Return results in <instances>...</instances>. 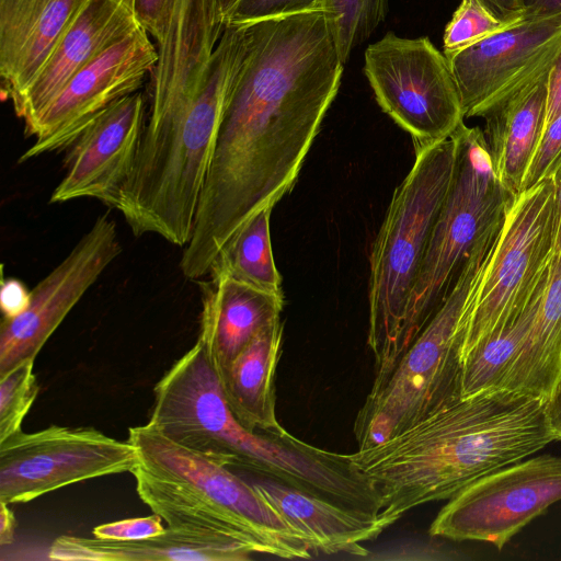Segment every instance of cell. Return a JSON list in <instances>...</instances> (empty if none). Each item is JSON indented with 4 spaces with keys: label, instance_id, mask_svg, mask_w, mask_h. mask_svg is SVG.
Listing matches in <instances>:
<instances>
[{
    "label": "cell",
    "instance_id": "obj_10",
    "mask_svg": "<svg viewBox=\"0 0 561 561\" xmlns=\"http://www.w3.org/2000/svg\"><path fill=\"white\" fill-rule=\"evenodd\" d=\"M128 442L139 454V465L185 484L222 511L254 542L259 553L285 559L312 557L305 539L257 488L228 467L172 442L150 423L130 427Z\"/></svg>",
    "mask_w": 561,
    "mask_h": 561
},
{
    "label": "cell",
    "instance_id": "obj_16",
    "mask_svg": "<svg viewBox=\"0 0 561 561\" xmlns=\"http://www.w3.org/2000/svg\"><path fill=\"white\" fill-rule=\"evenodd\" d=\"M561 45V14L525 16L448 57L465 118L484 112L516 81L552 57Z\"/></svg>",
    "mask_w": 561,
    "mask_h": 561
},
{
    "label": "cell",
    "instance_id": "obj_35",
    "mask_svg": "<svg viewBox=\"0 0 561 561\" xmlns=\"http://www.w3.org/2000/svg\"><path fill=\"white\" fill-rule=\"evenodd\" d=\"M547 111L543 129L561 114V45L548 73Z\"/></svg>",
    "mask_w": 561,
    "mask_h": 561
},
{
    "label": "cell",
    "instance_id": "obj_24",
    "mask_svg": "<svg viewBox=\"0 0 561 561\" xmlns=\"http://www.w3.org/2000/svg\"><path fill=\"white\" fill-rule=\"evenodd\" d=\"M561 376V261L551 275L528 333L503 389L547 399Z\"/></svg>",
    "mask_w": 561,
    "mask_h": 561
},
{
    "label": "cell",
    "instance_id": "obj_2",
    "mask_svg": "<svg viewBox=\"0 0 561 561\" xmlns=\"http://www.w3.org/2000/svg\"><path fill=\"white\" fill-rule=\"evenodd\" d=\"M553 440L546 399L499 389L461 397L392 438L350 456L378 493V519L387 529L408 511L449 500Z\"/></svg>",
    "mask_w": 561,
    "mask_h": 561
},
{
    "label": "cell",
    "instance_id": "obj_15",
    "mask_svg": "<svg viewBox=\"0 0 561 561\" xmlns=\"http://www.w3.org/2000/svg\"><path fill=\"white\" fill-rule=\"evenodd\" d=\"M145 124L140 91L101 112L67 148L66 171L49 203L89 197L113 207L134 169Z\"/></svg>",
    "mask_w": 561,
    "mask_h": 561
},
{
    "label": "cell",
    "instance_id": "obj_30",
    "mask_svg": "<svg viewBox=\"0 0 561 561\" xmlns=\"http://www.w3.org/2000/svg\"><path fill=\"white\" fill-rule=\"evenodd\" d=\"M323 0H239L229 22L252 23L322 8Z\"/></svg>",
    "mask_w": 561,
    "mask_h": 561
},
{
    "label": "cell",
    "instance_id": "obj_38",
    "mask_svg": "<svg viewBox=\"0 0 561 561\" xmlns=\"http://www.w3.org/2000/svg\"><path fill=\"white\" fill-rule=\"evenodd\" d=\"M525 16H553L561 14V0H520Z\"/></svg>",
    "mask_w": 561,
    "mask_h": 561
},
{
    "label": "cell",
    "instance_id": "obj_14",
    "mask_svg": "<svg viewBox=\"0 0 561 561\" xmlns=\"http://www.w3.org/2000/svg\"><path fill=\"white\" fill-rule=\"evenodd\" d=\"M115 221L96 218L68 255L31 290L20 316L0 325V377L22 363L34 360L87 290L121 254Z\"/></svg>",
    "mask_w": 561,
    "mask_h": 561
},
{
    "label": "cell",
    "instance_id": "obj_26",
    "mask_svg": "<svg viewBox=\"0 0 561 561\" xmlns=\"http://www.w3.org/2000/svg\"><path fill=\"white\" fill-rule=\"evenodd\" d=\"M272 208L255 213L234 231L215 257L209 276H227L253 288L284 296L282 276L271 245Z\"/></svg>",
    "mask_w": 561,
    "mask_h": 561
},
{
    "label": "cell",
    "instance_id": "obj_29",
    "mask_svg": "<svg viewBox=\"0 0 561 561\" xmlns=\"http://www.w3.org/2000/svg\"><path fill=\"white\" fill-rule=\"evenodd\" d=\"M28 360L0 377V443L22 431L21 425L33 405L38 386Z\"/></svg>",
    "mask_w": 561,
    "mask_h": 561
},
{
    "label": "cell",
    "instance_id": "obj_23",
    "mask_svg": "<svg viewBox=\"0 0 561 561\" xmlns=\"http://www.w3.org/2000/svg\"><path fill=\"white\" fill-rule=\"evenodd\" d=\"M280 319L264 327L219 378L227 402L248 430H282L276 417L274 377L280 355Z\"/></svg>",
    "mask_w": 561,
    "mask_h": 561
},
{
    "label": "cell",
    "instance_id": "obj_7",
    "mask_svg": "<svg viewBox=\"0 0 561 561\" xmlns=\"http://www.w3.org/2000/svg\"><path fill=\"white\" fill-rule=\"evenodd\" d=\"M455 134V174L409 301L401 357L445 301L476 243L505 216L514 197L496 178L482 128L463 122Z\"/></svg>",
    "mask_w": 561,
    "mask_h": 561
},
{
    "label": "cell",
    "instance_id": "obj_17",
    "mask_svg": "<svg viewBox=\"0 0 561 561\" xmlns=\"http://www.w3.org/2000/svg\"><path fill=\"white\" fill-rule=\"evenodd\" d=\"M140 24L125 0H89L31 84L11 102L30 134L67 82L104 49Z\"/></svg>",
    "mask_w": 561,
    "mask_h": 561
},
{
    "label": "cell",
    "instance_id": "obj_27",
    "mask_svg": "<svg viewBox=\"0 0 561 561\" xmlns=\"http://www.w3.org/2000/svg\"><path fill=\"white\" fill-rule=\"evenodd\" d=\"M343 64L353 49L369 38L388 12V0H323Z\"/></svg>",
    "mask_w": 561,
    "mask_h": 561
},
{
    "label": "cell",
    "instance_id": "obj_39",
    "mask_svg": "<svg viewBox=\"0 0 561 561\" xmlns=\"http://www.w3.org/2000/svg\"><path fill=\"white\" fill-rule=\"evenodd\" d=\"M9 504L0 502V545L9 546L14 539L16 519Z\"/></svg>",
    "mask_w": 561,
    "mask_h": 561
},
{
    "label": "cell",
    "instance_id": "obj_4",
    "mask_svg": "<svg viewBox=\"0 0 561 561\" xmlns=\"http://www.w3.org/2000/svg\"><path fill=\"white\" fill-rule=\"evenodd\" d=\"M504 217L473 247L445 301L386 377L374 380L354 422L358 449L383 443L461 398L462 345Z\"/></svg>",
    "mask_w": 561,
    "mask_h": 561
},
{
    "label": "cell",
    "instance_id": "obj_5",
    "mask_svg": "<svg viewBox=\"0 0 561 561\" xmlns=\"http://www.w3.org/2000/svg\"><path fill=\"white\" fill-rule=\"evenodd\" d=\"M457 152L455 133L415 146L413 165L394 190L371 247L367 345L375 380L386 377L401 357L409 301L454 179Z\"/></svg>",
    "mask_w": 561,
    "mask_h": 561
},
{
    "label": "cell",
    "instance_id": "obj_34",
    "mask_svg": "<svg viewBox=\"0 0 561 561\" xmlns=\"http://www.w3.org/2000/svg\"><path fill=\"white\" fill-rule=\"evenodd\" d=\"M31 300V290L19 279H3L0 289V307L3 318L12 319L25 311Z\"/></svg>",
    "mask_w": 561,
    "mask_h": 561
},
{
    "label": "cell",
    "instance_id": "obj_20",
    "mask_svg": "<svg viewBox=\"0 0 561 561\" xmlns=\"http://www.w3.org/2000/svg\"><path fill=\"white\" fill-rule=\"evenodd\" d=\"M199 287L203 308L198 340L220 378L253 337L279 319L284 296L227 276H210L199 282Z\"/></svg>",
    "mask_w": 561,
    "mask_h": 561
},
{
    "label": "cell",
    "instance_id": "obj_12",
    "mask_svg": "<svg viewBox=\"0 0 561 561\" xmlns=\"http://www.w3.org/2000/svg\"><path fill=\"white\" fill-rule=\"evenodd\" d=\"M559 501L561 456L533 455L455 494L438 512L428 533L456 541H484L502 549Z\"/></svg>",
    "mask_w": 561,
    "mask_h": 561
},
{
    "label": "cell",
    "instance_id": "obj_36",
    "mask_svg": "<svg viewBox=\"0 0 561 561\" xmlns=\"http://www.w3.org/2000/svg\"><path fill=\"white\" fill-rule=\"evenodd\" d=\"M554 184L552 262L561 261V158L549 174Z\"/></svg>",
    "mask_w": 561,
    "mask_h": 561
},
{
    "label": "cell",
    "instance_id": "obj_33",
    "mask_svg": "<svg viewBox=\"0 0 561 561\" xmlns=\"http://www.w3.org/2000/svg\"><path fill=\"white\" fill-rule=\"evenodd\" d=\"M174 0H125L140 26L154 42L164 37Z\"/></svg>",
    "mask_w": 561,
    "mask_h": 561
},
{
    "label": "cell",
    "instance_id": "obj_25",
    "mask_svg": "<svg viewBox=\"0 0 561 561\" xmlns=\"http://www.w3.org/2000/svg\"><path fill=\"white\" fill-rule=\"evenodd\" d=\"M550 275L519 314L463 355L462 397L503 389L506 376L535 322Z\"/></svg>",
    "mask_w": 561,
    "mask_h": 561
},
{
    "label": "cell",
    "instance_id": "obj_37",
    "mask_svg": "<svg viewBox=\"0 0 561 561\" xmlns=\"http://www.w3.org/2000/svg\"><path fill=\"white\" fill-rule=\"evenodd\" d=\"M546 413L556 440H561V376L546 399Z\"/></svg>",
    "mask_w": 561,
    "mask_h": 561
},
{
    "label": "cell",
    "instance_id": "obj_19",
    "mask_svg": "<svg viewBox=\"0 0 561 561\" xmlns=\"http://www.w3.org/2000/svg\"><path fill=\"white\" fill-rule=\"evenodd\" d=\"M89 0H0L2 95L11 101L36 78Z\"/></svg>",
    "mask_w": 561,
    "mask_h": 561
},
{
    "label": "cell",
    "instance_id": "obj_41",
    "mask_svg": "<svg viewBox=\"0 0 561 561\" xmlns=\"http://www.w3.org/2000/svg\"><path fill=\"white\" fill-rule=\"evenodd\" d=\"M218 19L226 25L239 0H214Z\"/></svg>",
    "mask_w": 561,
    "mask_h": 561
},
{
    "label": "cell",
    "instance_id": "obj_32",
    "mask_svg": "<svg viewBox=\"0 0 561 561\" xmlns=\"http://www.w3.org/2000/svg\"><path fill=\"white\" fill-rule=\"evenodd\" d=\"M161 517L151 516L128 518L101 524L93 528L94 537L107 540H137L160 535L164 531Z\"/></svg>",
    "mask_w": 561,
    "mask_h": 561
},
{
    "label": "cell",
    "instance_id": "obj_8",
    "mask_svg": "<svg viewBox=\"0 0 561 561\" xmlns=\"http://www.w3.org/2000/svg\"><path fill=\"white\" fill-rule=\"evenodd\" d=\"M553 218L550 175L512 198L497 248L468 317L462 357L519 314L550 275Z\"/></svg>",
    "mask_w": 561,
    "mask_h": 561
},
{
    "label": "cell",
    "instance_id": "obj_1",
    "mask_svg": "<svg viewBox=\"0 0 561 561\" xmlns=\"http://www.w3.org/2000/svg\"><path fill=\"white\" fill-rule=\"evenodd\" d=\"M245 24V50L181 256L196 276L245 220L290 190L343 73L323 11Z\"/></svg>",
    "mask_w": 561,
    "mask_h": 561
},
{
    "label": "cell",
    "instance_id": "obj_21",
    "mask_svg": "<svg viewBox=\"0 0 561 561\" xmlns=\"http://www.w3.org/2000/svg\"><path fill=\"white\" fill-rule=\"evenodd\" d=\"M256 553L234 538L168 527L160 535L137 540L60 536L48 557L62 561H244Z\"/></svg>",
    "mask_w": 561,
    "mask_h": 561
},
{
    "label": "cell",
    "instance_id": "obj_40",
    "mask_svg": "<svg viewBox=\"0 0 561 561\" xmlns=\"http://www.w3.org/2000/svg\"><path fill=\"white\" fill-rule=\"evenodd\" d=\"M500 16H508L523 13L520 0H481Z\"/></svg>",
    "mask_w": 561,
    "mask_h": 561
},
{
    "label": "cell",
    "instance_id": "obj_3",
    "mask_svg": "<svg viewBox=\"0 0 561 561\" xmlns=\"http://www.w3.org/2000/svg\"><path fill=\"white\" fill-rule=\"evenodd\" d=\"M247 45V24L229 22L199 90L183 105L147 119L134 169L113 208L136 237L158 234L185 247Z\"/></svg>",
    "mask_w": 561,
    "mask_h": 561
},
{
    "label": "cell",
    "instance_id": "obj_22",
    "mask_svg": "<svg viewBox=\"0 0 561 561\" xmlns=\"http://www.w3.org/2000/svg\"><path fill=\"white\" fill-rule=\"evenodd\" d=\"M252 482L312 552L365 557L364 542L385 529L378 517L365 515L257 474Z\"/></svg>",
    "mask_w": 561,
    "mask_h": 561
},
{
    "label": "cell",
    "instance_id": "obj_18",
    "mask_svg": "<svg viewBox=\"0 0 561 561\" xmlns=\"http://www.w3.org/2000/svg\"><path fill=\"white\" fill-rule=\"evenodd\" d=\"M556 54L516 81L482 115V131L494 172L514 196L520 193L543 131L548 73Z\"/></svg>",
    "mask_w": 561,
    "mask_h": 561
},
{
    "label": "cell",
    "instance_id": "obj_13",
    "mask_svg": "<svg viewBox=\"0 0 561 561\" xmlns=\"http://www.w3.org/2000/svg\"><path fill=\"white\" fill-rule=\"evenodd\" d=\"M157 61L158 49L141 26L104 49L42 112L30 134L35 140L19 162L67 149L101 112L139 91Z\"/></svg>",
    "mask_w": 561,
    "mask_h": 561
},
{
    "label": "cell",
    "instance_id": "obj_28",
    "mask_svg": "<svg viewBox=\"0 0 561 561\" xmlns=\"http://www.w3.org/2000/svg\"><path fill=\"white\" fill-rule=\"evenodd\" d=\"M524 14L500 16L481 0H461L443 36L448 58L518 22Z\"/></svg>",
    "mask_w": 561,
    "mask_h": 561
},
{
    "label": "cell",
    "instance_id": "obj_9",
    "mask_svg": "<svg viewBox=\"0 0 561 561\" xmlns=\"http://www.w3.org/2000/svg\"><path fill=\"white\" fill-rule=\"evenodd\" d=\"M364 73L378 105L411 135L414 146L447 139L463 123L449 61L426 36L386 33L367 46Z\"/></svg>",
    "mask_w": 561,
    "mask_h": 561
},
{
    "label": "cell",
    "instance_id": "obj_11",
    "mask_svg": "<svg viewBox=\"0 0 561 561\" xmlns=\"http://www.w3.org/2000/svg\"><path fill=\"white\" fill-rule=\"evenodd\" d=\"M139 462L130 442L91 427L20 431L0 443V502L26 503L73 483L133 472Z\"/></svg>",
    "mask_w": 561,
    "mask_h": 561
},
{
    "label": "cell",
    "instance_id": "obj_31",
    "mask_svg": "<svg viewBox=\"0 0 561 561\" xmlns=\"http://www.w3.org/2000/svg\"><path fill=\"white\" fill-rule=\"evenodd\" d=\"M561 158V114L542 131L527 168L522 191L528 190L548 176Z\"/></svg>",
    "mask_w": 561,
    "mask_h": 561
},
{
    "label": "cell",
    "instance_id": "obj_6",
    "mask_svg": "<svg viewBox=\"0 0 561 561\" xmlns=\"http://www.w3.org/2000/svg\"><path fill=\"white\" fill-rule=\"evenodd\" d=\"M153 393L148 423L190 450L283 482L302 467L300 439L286 430L251 431L237 420L199 340L163 375Z\"/></svg>",
    "mask_w": 561,
    "mask_h": 561
}]
</instances>
